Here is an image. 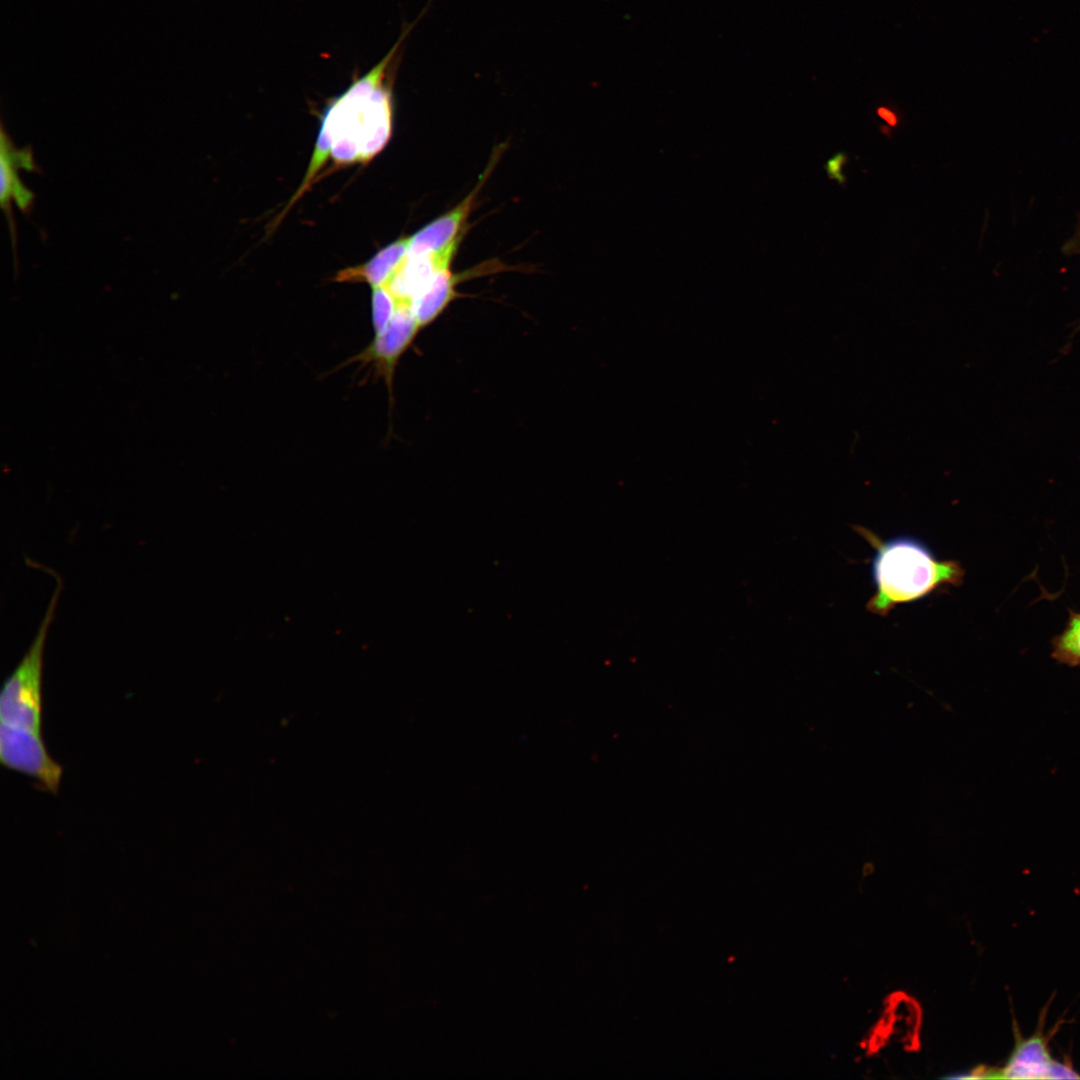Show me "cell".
Returning <instances> with one entry per match:
<instances>
[{
  "instance_id": "1",
  "label": "cell",
  "mask_w": 1080,
  "mask_h": 1080,
  "mask_svg": "<svg viewBox=\"0 0 1080 1080\" xmlns=\"http://www.w3.org/2000/svg\"><path fill=\"white\" fill-rule=\"evenodd\" d=\"M855 530L876 550L872 562L876 585L866 608L886 616L895 606L921 599L945 586H959L964 569L955 560H937L919 540L900 536L881 540L865 527Z\"/></svg>"
},
{
  "instance_id": "2",
  "label": "cell",
  "mask_w": 1080,
  "mask_h": 1080,
  "mask_svg": "<svg viewBox=\"0 0 1080 1080\" xmlns=\"http://www.w3.org/2000/svg\"><path fill=\"white\" fill-rule=\"evenodd\" d=\"M405 34L379 63L334 98L323 113L333 146L344 154L359 153V162L372 159L390 139V73Z\"/></svg>"
},
{
  "instance_id": "3",
  "label": "cell",
  "mask_w": 1080,
  "mask_h": 1080,
  "mask_svg": "<svg viewBox=\"0 0 1080 1080\" xmlns=\"http://www.w3.org/2000/svg\"><path fill=\"white\" fill-rule=\"evenodd\" d=\"M60 590L61 581L58 579L57 587L33 643L4 683L0 695L1 723L41 734L44 645Z\"/></svg>"
},
{
  "instance_id": "4",
  "label": "cell",
  "mask_w": 1080,
  "mask_h": 1080,
  "mask_svg": "<svg viewBox=\"0 0 1080 1080\" xmlns=\"http://www.w3.org/2000/svg\"><path fill=\"white\" fill-rule=\"evenodd\" d=\"M0 760L8 769L34 778L46 791L57 794L63 768L49 755L42 734L1 723Z\"/></svg>"
},
{
  "instance_id": "5",
  "label": "cell",
  "mask_w": 1080,
  "mask_h": 1080,
  "mask_svg": "<svg viewBox=\"0 0 1080 1080\" xmlns=\"http://www.w3.org/2000/svg\"><path fill=\"white\" fill-rule=\"evenodd\" d=\"M396 304L395 313L386 328L375 336L365 350L348 361L373 363L376 375L383 377L390 393L396 364L420 330L411 304Z\"/></svg>"
},
{
  "instance_id": "6",
  "label": "cell",
  "mask_w": 1080,
  "mask_h": 1080,
  "mask_svg": "<svg viewBox=\"0 0 1080 1080\" xmlns=\"http://www.w3.org/2000/svg\"><path fill=\"white\" fill-rule=\"evenodd\" d=\"M1043 1022L1040 1030L1026 1039L1020 1037L1014 1029L1015 1047L1003 1068L998 1069L997 1078L1010 1079H1056L1080 1078L1069 1064L1052 1059L1048 1049V1039L1043 1035Z\"/></svg>"
},
{
  "instance_id": "7",
  "label": "cell",
  "mask_w": 1080,
  "mask_h": 1080,
  "mask_svg": "<svg viewBox=\"0 0 1080 1080\" xmlns=\"http://www.w3.org/2000/svg\"><path fill=\"white\" fill-rule=\"evenodd\" d=\"M458 240L435 252L406 254L399 266L383 285L397 303H410L442 270L449 269Z\"/></svg>"
},
{
  "instance_id": "8",
  "label": "cell",
  "mask_w": 1080,
  "mask_h": 1080,
  "mask_svg": "<svg viewBox=\"0 0 1080 1080\" xmlns=\"http://www.w3.org/2000/svg\"><path fill=\"white\" fill-rule=\"evenodd\" d=\"M1 189L0 200L2 209L5 211L11 230L13 246L15 247L16 232L11 212V200L14 199L18 207L25 213H29L34 201V194L20 181L17 170L24 168L29 171H38L33 160L30 148L16 149L4 128H1Z\"/></svg>"
},
{
  "instance_id": "9",
  "label": "cell",
  "mask_w": 1080,
  "mask_h": 1080,
  "mask_svg": "<svg viewBox=\"0 0 1080 1080\" xmlns=\"http://www.w3.org/2000/svg\"><path fill=\"white\" fill-rule=\"evenodd\" d=\"M478 186L456 207L433 220L410 237L407 254L415 255L445 249L459 240L457 235L469 215Z\"/></svg>"
},
{
  "instance_id": "10",
  "label": "cell",
  "mask_w": 1080,
  "mask_h": 1080,
  "mask_svg": "<svg viewBox=\"0 0 1080 1080\" xmlns=\"http://www.w3.org/2000/svg\"><path fill=\"white\" fill-rule=\"evenodd\" d=\"M410 237L400 238L378 251L367 262L340 270L335 282L367 283L371 288L384 285L406 256Z\"/></svg>"
},
{
  "instance_id": "11",
  "label": "cell",
  "mask_w": 1080,
  "mask_h": 1080,
  "mask_svg": "<svg viewBox=\"0 0 1080 1080\" xmlns=\"http://www.w3.org/2000/svg\"><path fill=\"white\" fill-rule=\"evenodd\" d=\"M462 279L460 275H453L450 269L442 270L412 300L411 309L420 329L432 323L458 296L455 287Z\"/></svg>"
},
{
  "instance_id": "12",
  "label": "cell",
  "mask_w": 1080,
  "mask_h": 1080,
  "mask_svg": "<svg viewBox=\"0 0 1080 1080\" xmlns=\"http://www.w3.org/2000/svg\"><path fill=\"white\" fill-rule=\"evenodd\" d=\"M331 147H332V135H331L330 128L326 124V122L321 120V127H320V131H319V135H318V138L316 140V144H315V147H314V152L312 154L310 163H309V165L307 167L305 177H304L303 181L301 182L299 188L296 190L295 194L291 197L287 207L284 209V211L278 217V220H280V218H282L286 214L288 209H290L304 195V193L309 189V187H310L311 183L313 182L314 178L316 177L317 173L321 170L322 166L326 163L329 155H331Z\"/></svg>"
},
{
  "instance_id": "13",
  "label": "cell",
  "mask_w": 1080,
  "mask_h": 1080,
  "mask_svg": "<svg viewBox=\"0 0 1080 1080\" xmlns=\"http://www.w3.org/2000/svg\"><path fill=\"white\" fill-rule=\"evenodd\" d=\"M1052 655L1066 665L1080 664V613H1072L1064 631L1054 639Z\"/></svg>"
},
{
  "instance_id": "14",
  "label": "cell",
  "mask_w": 1080,
  "mask_h": 1080,
  "mask_svg": "<svg viewBox=\"0 0 1080 1080\" xmlns=\"http://www.w3.org/2000/svg\"><path fill=\"white\" fill-rule=\"evenodd\" d=\"M396 307V300L383 285L372 288L371 315L375 336L386 328L395 313Z\"/></svg>"
},
{
  "instance_id": "15",
  "label": "cell",
  "mask_w": 1080,
  "mask_h": 1080,
  "mask_svg": "<svg viewBox=\"0 0 1080 1080\" xmlns=\"http://www.w3.org/2000/svg\"><path fill=\"white\" fill-rule=\"evenodd\" d=\"M847 162L848 156L844 152H837L829 158L824 165L828 178L836 180L839 184H844L846 177L842 172V168Z\"/></svg>"
},
{
  "instance_id": "16",
  "label": "cell",
  "mask_w": 1080,
  "mask_h": 1080,
  "mask_svg": "<svg viewBox=\"0 0 1080 1080\" xmlns=\"http://www.w3.org/2000/svg\"><path fill=\"white\" fill-rule=\"evenodd\" d=\"M878 115L886 121L890 126H896L898 124L897 116L887 108L880 107L877 110Z\"/></svg>"
},
{
  "instance_id": "17",
  "label": "cell",
  "mask_w": 1080,
  "mask_h": 1080,
  "mask_svg": "<svg viewBox=\"0 0 1080 1080\" xmlns=\"http://www.w3.org/2000/svg\"><path fill=\"white\" fill-rule=\"evenodd\" d=\"M1079 324H1080V320H1079Z\"/></svg>"
}]
</instances>
